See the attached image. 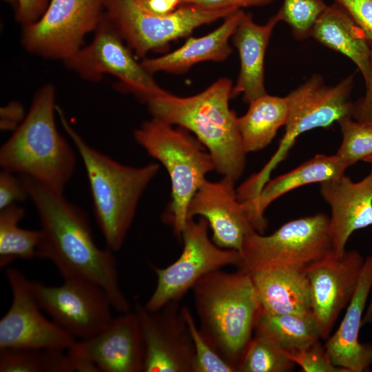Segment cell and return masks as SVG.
<instances>
[{
  "instance_id": "7c38bea8",
  "label": "cell",
  "mask_w": 372,
  "mask_h": 372,
  "mask_svg": "<svg viewBox=\"0 0 372 372\" xmlns=\"http://www.w3.org/2000/svg\"><path fill=\"white\" fill-rule=\"evenodd\" d=\"M103 14V0H50L37 21L23 27V46L30 54L65 61L83 47Z\"/></svg>"
},
{
  "instance_id": "ac0fdd59",
  "label": "cell",
  "mask_w": 372,
  "mask_h": 372,
  "mask_svg": "<svg viewBox=\"0 0 372 372\" xmlns=\"http://www.w3.org/2000/svg\"><path fill=\"white\" fill-rule=\"evenodd\" d=\"M100 372H144L145 345L135 311L121 313L96 335L70 349Z\"/></svg>"
},
{
  "instance_id": "8fae6325",
  "label": "cell",
  "mask_w": 372,
  "mask_h": 372,
  "mask_svg": "<svg viewBox=\"0 0 372 372\" xmlns=\"http://www.w3.org/2000/svg\"><path fill=\"white\" fill-rule=\"evenodd\" d=\"M209 224L204 218L188 219L181 235L183 248L179 258L165 268L153 267L156 288L144 305L156 311L172 301H180L203 276L228 265L237 267L240 255L235 249L218 247L208 236Z\"/></svg>"
},
{
  "instance_id": "1f68e13d",
  "label": "cell",
  "mask_w": 372,
  "mask_h": 372,
  "mask_svg": "<svg viewBox=\"0 0 372 372\" xmlns=\"http://www.w3.org/2000/svg\"><path fill=\"white\" fill-rule=\"evenodd\" d=\"M327 6L323 0H283L276 14L290 27L293 37L303 41L311 37L313 25Z\"/></svg>"
},
{
  "instance_id": "44dd1931",
  "label": "cell",
  "mask_w": 372,
  "mask_h": 372,
  "mask_svg": "<svg viewBox=\"0 0 372 372\" xmlns=\"http://www.w3.org/2000/svg\"><path fill=\"white\" fill-rule=\"evenodd\" d=\"M277 14L266 23L257 24L251 14L244 12L231 36L233 45L238 50L240 72L231 97L242 94L245 103H249L267 93L265 86V59L266 50L277 23Z\"/></svg>"
},
{
  "instance_id": "9a60e30c",
  "label": "cell",
  "mask_w": 372,
  "mask_h": 372,
  "mask_svg": "<svg viewBox=\"0 0 372 372\" xmlns=\"http://www.w3.org/2000/svg\"><path fill=\"white\" fill-rule=\"evenodd\" d=\"M179 301L156 311L135 304L145 345L144 372H193L194 347Z\"/></svg>"
},
{
  "instance_id": "d6986e66",
  "label": "cell",
  "mask_w": 372,
  "mask_h": 372,
  "mask_svg": "<svg viewBox=\"0 0 372 372\" xmlns=\"http://www.w3.org/2000/svg\"><path fill=\"white\" fill-rule=\"evenodd\" d=\"M320 193L331 207L329 234L333 254L342 256L350 236L372 225V169L358 182L345 174L324 181Z\"/></svg>"
},
{
  "instance_id": "b9f144b4",
  "label": "cell",
  "mask_w": 372,
  "mask_h": 372,
  "mask_svg": "<svg viewBox=\"0 0 372 372\" xmlns=\"http://www.w3.org/2000/svg\"><path fill=\"white\" fill-rule=\"evenodd\" d=\"M371 318H372V298L370 301L369 307L366 310V312L365 313V316L362 319V325L365 324L366 323H368Z\"/></svg>"
},
{
  "instance_id": "f1b7e54d",
  "label": "cell",
  "mask_w": 372,
  "mask_h": 372,
  "mask_svg": "<svg viewBox=\"0 0 372 372\" xmlns=\"http://www.w3.org/2000/svg\"><path fill=\"white\" fill-rule=\"evenodd\" d=\"M25 216V209L13 204L0 209V267L16 260L37 257L41 240L40 229H26L19 226Z\"/></svg>"
},
{
  "instance_id": "cb8c5ba5",
  "label": "cell",
  "mask_w": 372,
  "mask_h": 372,
  "mask_svg": "<svg viewBox=\"0 0 372 372\" xmlns=\"http://www.w3.org/2000/svg\"><path fill=\"white\" fill-rule=\"evenodd\" d=\"M244 12L243 10L233 12L210 33L200 37H190L177 50L161 56L144 59L141 65L152 74L160 72L178 74L200 62L223 61L232 52L229 41Z\"/></svg>"
},
{
  "instance_id": "ab89813d",
  "label": "cell",
  "mask_w": 372,
  "mask_h": 372,
  "mask_svg": "<svg viewBox=\"0 0 372 372\" xmlns=\"http://www.w3.org/2000/svg\"><path fill=\"white\" fill-rule=\"evenodd\" d=\"M23 105L12 101L0 110V127L3 131H14L25 117Z\"/></svg>"
},
{
  "instance_id": "4dcf8cb0",
  "label": "cell",
  "mask_w": 372,
  "mask_h": 372,
  "mask_svg": "<svg viewBox=\"0 0 372 372\" xmlns=\"http://www.w3.org/2000/svg\"><path fill=\"white\" fill-rule=\"evenodd\" d=\"M342 135L335 154L347 167L372 156V123L347 116L338 121Z\"/></svg>"
},
{
  "instance_id": "9c48e42d",
  "label": "cell",
  "mask_w": 372,
  "mask_h": 372,
  "mask_svg": "<svg viewBox=\"0 0 372 372\" xmlns=\"http://www.w3.org/2000/svg\"><path fill=\"white\" fill-rule=\"evenodd\" d=\"M355 74L330 85L318 74L311 75L286 96L288 117L285 132L277 150L257 173L262 181L269 180L273 170L284 161L296 139L303 133L327 127L340 119L351 116L353 103L350 99Z\"/></svg>"
},
{
  "instance_id": "5b68a950",
  "label": "cell",
  "mask_w": 372,
  "mask_h": 372,
  "mask_svg": "<svg viewBox=\"0 0 372 372\" xmlns=\"http://www.w3.org/2000/svg\"><path fill=\"white\" fill-rule=\"evenodd\" d=\"M55 90L47 84L33 98L25 117L0 148V166L63 193L76 156L55 121Z\"/></svg>"
},
{
  "instance_id": "5bb4252c",
  "label": "cell",
  "mask_w": 372,
  "mask_h": 372,
  "mask_svg": "<svg viewBox=\"0 0 372 372\" xmlns=\"http://www.w3.org/2000/svg\"><path fill=\"white\" fill-rule=\"evenodd\" d=\"M6 275L11 289L12 302L0 320V350L72 348L77 340L43 315L32 281L14 267H8Z\"/></svg>"
},
{
  "instance_id": "f6af8a7d",
  "label": "cell",
  "mask_w": 372,
  "mask_h": 372,
  "mask_svg": "<svg viewBox=\"0 0 372 372\" xmlns=\"http://www.w3.org/2000/svg\"><path fill=\"white\" fill-rule=\"evenodd\" d=\"M369 322L372 323V318L370 319Z\"/></svg>"
},
{
  "instance_id": "d590c367",
  "label": "cell",
  "mask_w": 372,
  "mask_h": 372,
  "mask_svg": "<svg viewBox=\"0 0 372 372\" xmlns=\"http://www.w3.org/2000/svg\"><path fill=\"white\" fill-rule=\"evenodd\" d=\"M362 29L372 45V0H333Z\"/></svg>"
},
{
  "instance_id": "60d3db41",
  "label": "cell",
  "mask_w": 372,
  "mask_h": 372,
  "mask_svg": "<svg viewBox=\"0 0 372 372\" xmlns=\"http://www.w3.org/2000/svg\"><path fill=\"white\" fill-rule=\"evenodd\" d=\"M148 11L158 15L170 14L178 8L182 0H140Z\"/></svg>"
},
{
  "instance_id": "e0dca14e",
  "label": "cell",
  "mask_w": 372,
  "mask_h": 372,
  "mask_svg": "<svg viewBox=\"0 0 372 372\" xmlns=\"http://www.w3.org/2000/svg\"><path fill=\"white\" fill-rule=\"evenodd\" d=\"M235 183L227 176L216 182L205 179L189 202L187 218H205L218 247L239 251L245 238L256 230L238 198Z\"/></svg>"
},
{
  "instance_id": "4fadbf2b",
  "label": "cell",
  "mask_w": 372,
  "mask_h": 372,
  "mask_svg": "<svg viewBox=\"0 0 372 372\" xmlns=\"http://www.w3.org/2000/svg\"><path fill=\"white\" fill-rule=\"evenodd\" d=\"M63 280V283L58 286L32 281V288L41 308L76 340L96 335L113 318V307L108 295L93 282L79 279Z\"/></svg>"
},
{
  "instance_id": "d4e9b609",
  "label": "cell",
  "mask_w": 372,
  "mask_h": 372,
  "mask_svg": "<svg viewBox=\"0 0 372 372\" xmlns=\"http://www.w3.org/2000/svg\"><path fill=\"white\" fill-rule=\"evenodd\" d=\"M311 37L351 59L361 72L364 82L367 81L372 45L340 5L334 2L327 6L315 22Z\"/></svg>"
},
{
  "instance_id": "484cf974",
  "label": "cell",
  "mask_w": 372,
  "mask_h": 372,
  "mask_svg": "<svg viewBox=\"0 0 372 372\" xmlns=\"http://www.w3.org/2000/svg\"><path fill=\"white\" fill-rule=\"evenodd\" d=\"M247 112L238 117V128L243 149L247 154L266 147L288 117V101L266 94L249 103Z\"/></svg>"
},
{
  "instance_id": "30bf717a",
  "label": "cell",
  "mask_w": 372,
  "mask_h": 372,
  "mask_svg": "<svg viewBox=\"0 0 372 372\" xmlns=\"http://www.w3.org/2000/svg\"><path fill=\"white\" fill-rule=\"evenodd\" d=\"M116 28L105 14L94 30L92 41L64 61L83 79L96 82L105 74L116 77L122 90L147 103L169 92L161 87L152 74L134 57Z\"/></svg>"
},
{
  "instance_id": "8d00e7d4",
  "label": "cell",
  "mask_w": 372,
  "mask_h": 372,
  "mask_svg": "<svg viewBox=\"0 0 372 372\" xmlns=\"http://www.w3.org/2000/svg\"><path fill=\"white\" fill-rule=\"evenodd\" d=\"M50 0H18L16 20L22 27L37 21L45 11Z\"/></svg>"
},
{
  "instance_id": "6da1fadb",
  "label": "cell",
  "mask_w": 372,
  "mask_h": 372,
  "mask_svg": "<svg viewBox=\"0 0 372 372\" xmlns=\"http://www.w3.org/2000/svg\"><path fill=\"white\" fill-rule=\"evenodd\" d=\"M20 177L39 216L41 236L37 258L50 261L63 279L100 286L120 313L130 311V304L120 287L114 251L96 245L85 211L63 193L30 176Z\"/></svg>"
},
{
  "instance_id": "7402d4cb",
  "label": "cell",
  "mask_w": 372,
  "mask_h": 372,
  "mask_svg": "<svg viewBox=\"0 0 372 372\" xmlns=\"http://www.w3.org/2000/svg\"><path fill=\"white\" fill-rule=\"evenodd\" d=\"M306 266L272 267L248 273L260 309L269 313H312Z\"/></svg>"
},
{
  "instance_id": "7bdbcfd3",
  "label": "cell",
  "mask_w": 372,
  "mask_h": 372,
  "mask_svg": "<svg viewBox=\"0 0 372 372\" xmlns=\"http://www.w3.org/2000/svg\"><path fill=\"white\" fill-rule=\"evenodd\" d=\"M10 6H13L15 10L18 7V0H3Z\"/></svg>"
},
{
  "instance_id": "f546056e",
  "label": "cell",
  "mask_w": 372,
  "mask_h": 372,
  "mask_svg": "<svg viewBox=\"0 0 372 372\" xmlns=\"http://www.w3.org/2000/svg\"><path fill=\"white\" fill-rule=\"evenodd\" d=\"M294 363L285 351L266 335L254 331L238 368V372H285Z\"/></svg>"
},
{
  "instance_id": "d6a6232c",
  "label": "cell",
  "mask_w": 372,
  "mask_h": 372,
  "mask_svg": "<svg viewBox=\"0 0 372 372\" xmlns=\"http://www.w3.org/2000/svg\"><path fill=\"white\" fill-rule=\"evenodd\" d=\"M192 338L195 356L193 372H237L236 369L223 360L207 343L196 325L190 310L181 307Z\"/></svg>"
},
{
  "instance_id": "4316f807",
  "label": "cell",
  "mask_w": 372,
  "mask_h": 372,
  "mask_svg": "<svg viewBox=\"0 0 372 372\" xmlns=\"http://www.w3.org/2000/svg\"><path fill=\"white\" fill-rule=\"evenodd\" d=\"M1 372H97L96 366L71 350H0Z\"/></svg>"
},
{
  "instance_id": "7a4b0ae2",
  "label": "cell",
  "mask_w": 372,
  "mask_h": 372,
  "mask_svg": "<svg viewBox=\"0 0 372 372\" xmlns=\"http://www.w3.org/2000/svg\"><path fill=\"white\" fill-rule=\"evenodd\" d=\"M233 85L221 78L201 92L180 97L168 92L150 100L152 116L192 132L210 154L215 170L237 180L243 174L246 154L238 117L229 107Z\"/></svg>"
},
{
  "instance_id": "e575fe53",
  "label": "cell",
  "mask_w": 372,
  "mask_h": 372,
  "mask_svg": "<svg viewBox=\"0 0 372 372\" xmlns=\"http://www.w3.org/2000/svg\"><path fill=\"white\" fill-rule=\"evenodd\" d=\"M2 169L0 172V209L29 198L26 188L20 176Z\"/></svg>"
},
{
  "instance_id": "603a6c76",
  "label": "cell",
  "mask_w": 372,
  "mask_h": 372,
  "mask_svg": "<svg viewBox=\"0 0 372 372\" xmlns=\"http://www.w3.org/2000/svg\"><path fill=\"white\" fill-rule=\"evenodd\" d=\"M347 168L336 154H317L289 172L269 180L254 198L242 203L254 228L260 234L265 232L267 225L265 211L282 195L309 184L322 183L340 176Z\"/></svg>"
},
{
  "instance_id": "ee69618b",
  "label": "cell",
  "mask_w": 372,
  "mask_h": 372,
  "mask_svg": "<svg viewBox=\"0 0 372 372\" xmlns=\"http://www.w3.org/2000/svg\"><path fill=\"white\" fill-rule=\"evenodd\" d=\"M364 161L365 162H367V163H369L371 164H372V156L368 157L367 158H366Z\"/></svg>"
},
{
  "instance_id": "f35d334b",
  "label": "cell",
  "mask_w": 372,
  "mask_h": 372,
  "mask_svg": "<svg viewBox=\"0 0 372 372\" xmlns=\"http://www.w3.org/2000/svg\"><path fill=\"white\" fill-rule=\"evenodd\" d=\"M365 84L366 93L353 103L351 117L359 121L372 123V48L370 72Z\"/></svg>"
},
{
  "instance_id": "277c9868",
  "label": "cell",
  "mask_w": 372,
  "mask_h": 372,
  "mask_svg": "<svg viewBox=\"0 0 372 372\" xmlns=\"http://www.w3.org/2000/svg\"><path fill=\"white\" fill-rule=\"evenodd\" d=\"M192 289L201 335L238 372L260 309L249 274L239 269L230 273L217 269Z\"/></svg>"
},
{
  "instance_id": "3957f363",
  "label": "cell",
  "mask_w": 372,
  "mask_h": 372,
  "mask_svg": "<svg viewBox=\"0 0 372 372\" xmlns=\"http://www.w3.org/2000/svg\"><path fill=\"white\" fill-rule=\"evenodd\" d=\"M56 113L83 161L94 216L106 247L117 251L125 242L139 200L159 172L160 165L150 163L133 167L121 164L91 147L57 105Z\"/></svg>"
},
{
  "instance_id": "8992f818",
  "label": "cell",
  "mask_w": 372,
  "mask_h": 372,
  "mask_svg": "<svg viewBox=\"0 0 372 372\" xmlns=\"http://www.w3.org/2000/svg\"><path fill=\"white\" fill-rule=\"evenodd\" d=\"M134 138L152 157L166 169L172 183V200L164 215L175 236L181 238L187 218V207L206 175L215 170L205 146L187 130L174 128L152 117L134 132Z\"/></svg>"
},
{
  "instance_id": "ba28073f",
  "label": "cell",
  "mask_w": 372,
  "mask_h": 372,
  "mask_svg": "<svg viewBox=\"0 0 372 372\" xmlns=\"http://www.w3.org/2000/svg\"><path fill=\"white\" fill-rule=\"evenodd\" d=\"M324 214L292 220L265 236L254 231L239 251L238 268L247 273L282 266H306L333 253Z\"/></svg>"
},
{
  "instance_id": "74e56055",
  "label": "cell",
  "mask_w": 372,
  "mask_h": 372,
  "mask_svg": "<svg viewBox=\"0 0 372 372\" xmlns=\"http://www.w3.org/2000/svg\"><path fill=\"white\" fill-rule=\"evenodd\" d=\"M273 0H182L181 5H192L207 9L231 8L242 10L243 8L262 6Z\"/></svg>"
},
{
  "instance_id": "2e32d148",
  "label": "cell",
  "mask_w": 372,
  "mask_h": 372,
  "mask_svg": "<svg viewBox=\"0 0 372 372\" xmlns=\"http://www.w3.org/2000/svg\"><path fill=\"white\" fill-rule=\"evenodd\" d=\"M364 260L355 250L333 253L307 267L311 312L320 338L327 339L341 311L356 289Z\"/></svg>"
},
{
  "instance_id": "836d02e7",
  "label": "cell",
  "mask_w": 372,
  "mask_h": 372,
  "mask_svg": "<svg viewBox=\"0 0 372 372\" xmlns=\"http://www.w3.org/2000/svg\"><path fill=\"white\" fill-rule=\"evenodd\" d=\"M286 353L303 372H346L331 363L319 340L301 349Z\"/></svg>"
},
{
  "instance_id": "52a82bcc",
  "label": "cell",
  "mask_w": 372,
  "mask_h": 372,
  "mask_svg": "<svg viewBox=\"0 0 372 372\" xmlns=\"http://www.w3.org/2000/svg\"><path fill=\"white\" fill-rule=\"evenodd\" d=\"M104 14L127 45L145 59L152 51H163L169 43L189 35L197 28L225 19L238 10L180 6L173 12L158 15L146 10L140 0H103Z\"/></svg>"
},
{
  "instance_id": "83f0119b",
  "label": "cell",
  "mask_w": 372,
  "mask_h": 372,
  "mask_svg": "<svg viewBox=\"0 0 372 372\" xmlns=\"http://www.w3.org/2000/svg\"><path fill=\"white\" fill-rule=\"evenodd\" d=\"M254 331L269 338L286 352L301 349L320 338L311 313L273 314L259 309Z\"/></svg>"
},
{
  "instance_id": "ffe728a7",
  "label": "cell",
  "mask_w": 372,
  "mask_h": 372,
  "mask_svg": "<svg viewBox=\"0 0 372 372\" xmlns=\"http://www.w3.org/2000/svg\"><path fill=\"white\" fill-rule=\"evenodd\" d=\"M372 287V256L364 260L355 293L346 313L334 334L327 341L324 349L331 363L346 372L368 371L372 364V345L359 341L362 313Z\"/></svg>"
}]
</instances>
